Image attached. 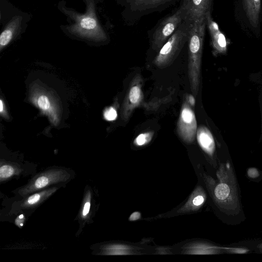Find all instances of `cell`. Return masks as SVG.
Returning a JSON list of instances; mask_svg holds the SVG:
<instances>
[{
	"instance_id": "6da1fadb",
	"label": "cell",
	"mask_w": 262,
	"mask_h": 262,
	"mask_svg": "<svg viewBox=\"0 0 262 262\" xmlns=\"http://www.w3.org/2000/svg\"><path fill=\"white\" fill-rule=\"evenodd\" d=\"M86 10L84 14L62 7L63 13L74 21L71 25L67 27V30L72 35L96 41L107 39V34L97 18L94 0H84Z\"/></svg>"
},
{
	"instance_id": "7a4b0ae2",
	"label": "cell",
	"mask_w": 262,
	"mask_h": 262,
	"mask_svg": "<svg viewBox=\"0 0 262 262\" xmlns=\"http://www.w3.org/2000/svg\"><path fill=\"white\" fill-rule=\"evenodd\" d=\"M206 26V18L194 21L191 23L189 33V75L192 90L195 93Z\"/></svg>"
},
{
	"instance_id": "3957f363",
	"label": "cell",
	"mask_w": 262,
	"mask_h": 262,
	"mask_svg": "<svg viewBox=\"0 0 262 262\" xmlns=\"http://www.w3.org/2000/svg\"><path fill=\"white\" fill-rule=\"evenodd\" d=\"M185 19V12L181 5L174 13L160 20L150 33L152 49L159 50Z\"/></svg>"
},
{
	"instance_id": "277c9868",
	"label": "cell",
	"mask_w": 262,
	"mask_h": 262,
	"mask_svg": "<svg viewBox=\"0 0 262 262\" xmlns=\"http://www.w3.org/2000/svg\"><path fill=\"white\" fill-rule=\"evenodd\" d=\"M191 23L185 19L159 50L154 62L157 66H166L178 55L188 41Z\"/></svg>"
},
{
	"instance_id": "5b68a950",
	"label": "cell",
	"mask_w": 262,
	"mask_h": 262,
	"mask_svg": "<svg viewBox=\"0 0 262 262\" xmlns=\"http://www.w3.org/2000/svg\"><path fill=\"white\" fill-rule=\"evenodd\" d=\"M70 172L62 168H51L37 174L29 183L20 188L18 193L25 197L33 192L50 187L54 184L69 181Z\"/></svg>"
},
{
	"instance_id": "8992f818",
	"label": "cell",
	"mask_w": 262,
	"mask_h": 262,
	"mask_svg": "<svg viewBox=\"0 0 262 262\" xmlns=\"http://www.w3.org/2000/svg\"><path fill=\"white\" fill-rule=\"evenodd\" d=\"M127 13L137 18L155 11L162 10L178 0H125Z\"/></svg>"
},
{
	"instance_id": "52a82bcc",
	"label": "cell",
	"mask_w": 262,
	"mask_h": 262,
	"mask_svg": "<svg viewBox=\"0 0 262 262\" xmlns=\"http://www.w3.org/2000/svg\"><path fill=\"white\" fill-rule=\"evenodd\" d=\"M196 131L195 115L186 102L183 105L178 123L179 135L184 141L191 142L194 140Z\"/></svg>"
},
{
	"instance_id": "ba28073f",
	"label": "cell",
	"mask_w": 262,
	"mask_h": 262,
	"mask_svg": "<svg viewBox=\"0 0 262 262\" xmlns=\"http://www.w3.org/2000/svg\"><path fill=\"white\" fill-rule=\"evenodd\" d=\"M212 0H183L181 6L184 9L186 19L190 23L206 18L211 12Z\"/></svg>"
},
{
	"instance_id": "9c48e42d",
	"label": "cell",
	"mask_w": 262,
	"mask_h": 262,
	"mask_svg": "<svg viewBox=\"0 0 262 262\" xmlns=\"http://www.w3.org/2000/svg\"><path fill=\"white\" fill-rule=\"evenodd\" d=\"M58 188L57 186L50 187L33 192L24 197L19 206L22 209L35 208L50 197Z\"/></svg>"
},
{
	"instance_id": "30bf717a",
	"label": "cell",
	"mask_w": 262,
	"mask_h": 262,
	"mask_svg": "<svg viewBox=\"0 0 262 262\" xmlns=\"http://www.w3.org/2000/svg\"><path fill=\"white\" fill-rule=\"evenodd\" d=\"M21 21V16H15L8 22L0 35L1 49L7 46L18 34L20 30Z\"/></svg>"
},
{
	"instance_id": "8fae6325",
	"label": "cell",
	"mask_w": 262,
	"mask_h": 262,
	"mask_svg": "<svg viewBox=\"0 0 262 262\" xmlns=\"http://www.w3.org/2000/svg\"><path fill=\"white\" fill-rule=\"evenodd\" d=\"M196 135L198 142L202 149L209 154H212L214 149V142L208 128L204 126L200 127Z\"/></svg>"
},
{
	"instance_id": "7c38bea8",
	"label": "cell",
	"mask_w": 262,
	"mask_h": 262,
	"mask_svg": "<svg viewBox=\"0 0 262 262\" xmlns=\"http://www.w3.org/2000/svg\"><path fill=\"white\" fill-rule=\"evenodd\" d=\"M249 19L256 24L260 8V0H245Z\"/></svg>"
},
{
	"instance_id": "4fadbf2b",
	"label": "cell",
	"mask_w": 262,
	"mask_h": 262,
	"mask_svg": "<svg viewBox=\"0 0 262 262\" xmlns=\"http://www.w3.org/2000/svg\"><path fill=\"white\" fill-rule=\"evenodd\" d=\"M18 171L15 166L8 164H1L0 167V180L2 182L8 180L9 178L16 174Z\"/></svg>"
},
{
	"instance_id": "5bb4252c",
	"label": "cell",
	"mask_w": 262,
	"mask_h": 262,
	"mask_svg": "<svg viewBox=\"0 0 262 262\" xmlns=\"http://www.w3.org/2000/svg\"><path fill=\"white\" fill-rule=\"evenodd\" d=\"M91 206V192L86 193L84 198L80 217L82 221H85L90 215Z\"/></svg>"
},
{
	"instance_id": "9a60e30c",
	"label": "cell",
	"mask_w": 262,
	"mask_h": 262,
	"mask_svg": "<svg viewBox=\"0 0 262 262\" xmlns=\"http://www.w3.org/2000/svg\"><path fill=\"white\" fill-rule=\"evenodd\" d=\"M230 192L229 187L225 183L219 184L214 190L215 195L220 200L226 199L229 196Z\"/></svg>"
},
{
	"instance_id": "2e32d148",
	"label": "cell",
	"mask_w": 262,
	"mask_h": 262,
	"mask_svg": "<svg viewBox=\"0 0 262 262\" xmlns=\"http://www.w3.org/2000/svg\"><path fill=\"white\" fill-rule=\"evenodd\" d=\"M141 91L140 87L137 85L133 86L129 91L128 99L129 102L133 104H136L139 102L141 98Z\"/></svg>"
},
{
	"instance_id": "e0dca14e",
	"label": "cell",
	"mask_w": 262,
	"mask_h": 262,
	"mask_svg": "<svg viewBox=\"0 0 262 262\" xmlns=\"http://www.w3.org/2000/svg\"><path fill=\"white\" fill-rule=\"evenodd\" d=\"M151 136L150 133H142L139 135L135 140V143L138 146H142L148 142Z\"/></svg>"
},
{
	"instance_id": "ac0fdd59",
	"label": "cell",
	"mask_w": 262,
	"mask_h": 262,
	"mask_svg": "<svg viewBox=\"0 0 262 262\" xmlns=\"http://www.w3.org/2000/svg\"><path fill=\"white\" fill-rule=\"evenodd\" d=\"M125 247L120 246H112L106 248L107 254H123L124 253Z\"/></svg>"
},
{
	"instance_id": "d6986e66",
	"label": "cell",
	"mask_w": 262,
	"mask_h": 262,
	"mask_svg": "<svg viewBox=\"0 0 262 262\" xmlns=\"http://www.w3.org/2000/svg\"><path fill=\"white\" fill-rule=\"evenodd\" d=\"M37 104L38 106L43 110L49 109L50 106L49 98L45 95H41L38 98Z\"/></svg>"
},
{
	"instance_id": "ffe728a7",
	"label": "cell",
	"mask_w": 262,
	"mask_h": 262,
	"mask_svg": "<svg viewBox=\"0 0 262 262\" xmlns=\"http://www.w3.org/2000/svg\"><path fill=\"white\" fill-rule=\"evenodd\" d=\"M104 116L107 120L113 121L116 119L117 113L114 108L111 107L105 110L104 113Z\"/></svg>"
},
{
	"instance_id": "44dd1931",
	"label": "cell",
	"mask_w": 262,
	"mask_h": 262,
	"mask_svg": "<svg viewBox=\"0 0 262 262\" xmlns=\"http://www.w3.org/2000/svg\"><path fill=\"white\" fill-rule=\"evenodd\" d=\"M204 201V199L202 195H198L194 198L192 201L193 204L195 206L201 205Z\"/></svg>"
},
{
	"instance_id": "7402d4cb",
	"label": "cell",
	"mask_w": 262,
	"mask_h": 262,
	"mask_svg": "<svg viewBox=\"0 0 262 262\" xmlns=\"http://www.w3.org/2000/svg\"><path fill=\"white\" fill-rule=\"evenodd\" d=\"M140 216H141V215H140V212H134L130 215L129 220L130 221L137 220L140 218Z\"/></svg>"
},
{
	"instance_id": "603a6c76",
	"label": "cell",
	"mask_w": 262,
	"mask_h": 262,
	"mask_svg": "<svg viewBox=\"0 0 262 262\" xmlns=\"http://www.w3.org/2000/svg\"><path fill=\"white\" fill-rule=\"evenodd\" d=\"M188 102H189V103L192 106H194L195 105V98L193 95H189Z\"/></svg>"
},
{
	"instance_id": "cb8c5ba5",
	"label": "cell",
	"mask_w": 262,
	"mask_h": 262,
	"mask_svg": "<svg viewBox=\"0 0 262 262\" xmlns=\"http://www.w3.org/2000/svg\"><path fill=\"white\" fill-rule=\"evenodd\" d=\"M3 110V104L2 100H0V111L2 112Z\"/></svg>"
}]
</instances>
